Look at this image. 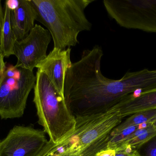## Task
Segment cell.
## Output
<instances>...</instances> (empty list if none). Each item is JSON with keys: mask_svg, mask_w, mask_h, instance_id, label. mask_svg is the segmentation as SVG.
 Segmentation results:
<instances>
[{"mask_svg": "<svg viewBox=\"0 0 156 156\" xmlns=\"http://www.w3.org/2000/svg\"><path fill=\"white\" fill-rule=\"evenodd\" d=\"M4 16V10L3 11L2 5V1L0 0V44H1V35L3 23Z\"/></svg>", "mask_w": 156, "mask_h": 156, "instance_id": "44dd1931", "label": "cell"}, {"mask_svg": "<svg viewBox=\"0 0 156 156\" xmlns=\"http://www.w3.org/2000/svg\"><path fill=\"white\" fill-rule=\"evenodd\" d=\"M156 120V109L144 111L132 114L121 122L111 133V135L118 133L128 127L140 126L150 123Z\"/></svg>", "mask_w": 156, "mask_h": 156, "instance_id": "4fadbf2b", "label": "cell"}, {"mask_svg": "<svg viewBox=\"0 0 156 156\" xmlns=\"http://www.w3.org/2000/svg\"><path fill=\"white\" fill-rule=\"evenodd\" d=\"M10 21V10L5 5L4 6V16L1 35L0 54L4 57L14 55L13 49L16 42Z\"/></svg>", "mask_w": 156, "mask_h": 156, "instance_id": "7c38bea8", "label": "cell"}, {"mask_svg": "<svg viewBox=\"0 0 156 156\" xmlns=\"http://www.w3.org/2000/svg\"><path fill=\"white\" fill-rule=\"evenodd\" d=\"M51 39L48 30L36 24L26 37L15 43L14 55L17 58L15 66L33 71L47 56V50Z\"/></svg>", "mask_w": 156, "mask_h": 156, "instance_id": "ba28073f", "label": "cell"}, {"mask_svg": "<svg viewBox=\"0 0 156 156\" xmlns=\"http://www.w3.org/2000/svg\"><path fill=\"white\" fill-rule=\"evenodd\" d=\"M71 51L70 48L65 50L54 48L36 67L47 76L56 89L63 95L66 71L72 64Z\"/></svg>", "mask_w": 156, "mask_h": 156, "instance_id": "9c48e42d", "label": "cell"}, {"mask_svg": "<svg viewBox=\"0 0 156 156\" xmlns=\"http://www.w3.org/2000/svg\"><path fill=\"white\" fill-rule=\"evenodd\" d=\"M19 3L20 0H8L5 1V5L11 11H14L18 8Z\"/></svg>", "mask_w": 156, "mask_h": 156, "instance_id": "ac0fdd59", "label": "cell"}, {"mask_svg": "<svg viewBox=\"0 0 156 156\" xmlns=\"http://www.w3.org/2000/svg\"><path fill=\"white\" fill-rule=\"evenodd\" d=\"M115 156H138L136 149L130 147H120L114 149Z\"/></svg>", "mask_w": 156, "mask_h": 156, "instance_id": "e0dca14e", "label": "cell"}, {"mask_svg": "<svg viewBox=\"0 0 156 156\" xmlns=\"http://www.w3.org/2000/svg\"><path fill=\"white\" fill-rule=\"evenodd\" d=\"M156 134V130H152L137 136L132 139L125 140L115 146L112 149L120 147H128L136 149L137 147L147 142Z\"/></svg>", "mask_w": 156, "mask_h": 156, "instance_id": "5bb4252c", "label": "cell"}, {"mask_svg": "<svg viewBox=\"0 0 156 156\" xmlns=\"http://www.w3.org/2000/svg\"><path fill=\"white\" fill-rule=\"evenodd\" d=\"M36 76L32 71L10 65L0 82V117L20 118L24 113L29 93L34 89Z\"/></svg>", "mask_w": 156, "mask_h": 156, "instance_id": "5b68a950", "label": "cell"}, {"mask_svg": "<svg viewBox=\"0 0 156 156\" xmlns=\"http://www.w3.org/2000/svg\"><path fill=\"white\" fill-rule=\"evenodd\" d=\"M95 156H115V151L114 149L106 148L98 153Z\"/></svg>", "mask_w": 156, "mask_h": 156, "instance_id": "ffe728a7", "label": "cell"}, {"mask_svg": "<svg viewBox=\"0 0 156 156\" xmlns=\"http://www.w3.org/2000/svg\"><path fill=\"white\" fill-rule=\"evenodd\" d=\"M34 102L38 123L56 143L75 128L76 118L68 106L64 95L57 90L47 76L37 70L34 87Z\"/></svg>", "mask_w": 156, "mask_h": 156, "instance_id": "277c9868", "label": "cell"}, {"mask_svg": "<svg viewBox=\"0 0 156 156\" xmlns=\"http://www.w3.org/2000/svg\"><path fill=\"white\" fill-rule=\"evenodd\" d=\"M141 126L142 125L128 127L118 133L114 135L110 136L107 148L112 149L115 146L124 140L135 131L139 129Z\"/></svg>", "mask_w": 156, "mask_h": 156, "instance_id": "9a60e30c", "label": "cell"}, {"mask_svg": "<svg viewBox=\"0 0 156 156\" xmlns=\"http://www.w3.org/2000/svg\"><path fill=\"white\" fill-rule=\"evenodd\" d=\"M103 56L101 48L96 45L84 50L66 71L64 97L75 117L105 111L128 95L122 78L111 79L102 74Z\"/></svg>", "mask_w": 156, "mask_h": 156, "instance_id": "6da1fadb", "label": "cell"}, {"mask_svg": "<svg viewBox=\"0 0 156 156\" xmlns=\"http://www.w3.org/2000/svg\"><path fill=\"white\" fill-rule=\"evenodd\" d=\"M48 142L44 130L17 125L0 140V156H39Z\"/></svg>", "mask_w": 156, "mask_h": 156, "instance_id": "52a82bcc", "label": "cell"}, {"mask_svg": "<svg viewBox=\"0 0 156 156\" xmlns=\"http://www.w3.org/2000/svg\"><path fill=\"white\" fill-rule=\"evenodd\" d=\"M136 150L138 156H156V134Z\"/></svg>", "mask_w": 156, "mask_h": 156, "instance_id": "2e32d148", "label": "cell"}, {"mask_svg": "<svg viewBox=\"0 0 156 156\" xmlns=\"http://www.w3.org/2000/svg\"><path fill=\"white\" fill-rule=\"evenodd\" d=\"M76 118L74 129L56 143L48 141L39 156H95L107 148L111 133L122 120L114 106Z\"/></svg>", "mask_w": 156, "mask_h": 156, "instance_id": "7a4b0ae2", "label": "cell"}, {"mask_svg": "<svg viewBox=\"0 0 156 156\" xmlns=\"http://www.w3.org/2000/svg\"><path fill=\"white\" fill-rule=\"evenodd\" d=\"M37 14L31 0H20L19 6L10 10V21L18 41L26 37L34 27Z\"/></svg>", "mask_w": 156, "mask_h": 156, "instance_id": "8fae6325", "label": "cell"}, {"mask_svg": "<svg viewBox=\"0 0 156 156\" xmlns=\"http://www.w3.org/2000/svg\"><path fill=\"white\" fill-rule=\"evenodd\" d=\"M94 0H31L36 20L47 28L54 48L65 50L79 44L80 32L90 31L92 24L84 10Z\"/></svg>", "mask_w": 156, "mask_h": 156, "instance_id": "3957f363", "label": "cell"}, {"mask_svg": "<svg viewBox=\"0 0 156 156\" xmlns=\"http://www.w3.org/2000/svg\"><path fill=\"white\" fill-rule=\"evenodd\" d=\"M114 107L122 119L139 112L156 109V88L126 95Z\"/></svg>", "mask_w": 156, "mask_h": 156, "instance_id": "30bf717a", "label": "cell"}, {"mask_svg": "<svg viewBox=\"0 0 156 156\" xmlns=\"http://www.w3.org/2000/svg\"><path fill=\"white\" fill-rule=\"evenodd\" d=\"M4 58V57L0 54V82L2 79L6 67Z\"/></svg>", "mask_w": 156, "mask_h": 156, "instance_id": "d6986e66", "label": "cell"}, {"mask_svg": "<svg viewBox=\"0 0 156 156\" xmlns=\"http://www.w3.org/2000/svg\"><path fill=\"white\" fill-rule=\"evenodd\" d=\"M151 123L152 124V125H153V126H154V128L156 129V120H155L154 122H152Z\"/></svg>", "mask_w": 156, "mask_h": 156, "instance_id": "7402d4cb", "label": "cell"}, {"mask_svg": "<svg viewBox=\"0 0 156 156\" xmlns=\"http://www.w3.org/2000/svg\"><path fill=\"white\" fill-rule=\"evenodd\" d=\"M103 3L120 26L156 33V0H104Z\"/></svg>", "mask_w": 156, "mask_h": 156, "instance_id": "8992f818", "label": "cell"}]
</instances>
